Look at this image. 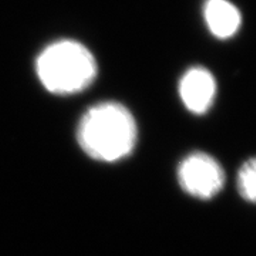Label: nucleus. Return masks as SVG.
Segmentation results:
<instances>
[{
	"mask_svg": "<svg viewBox=\"0 0 256 256\" xmlns=\"http://www.w3.org/2000/svg\"><path fill=\"white\" fill-rule=\"evenodd\" d=\"M238 188L242 198L248 202H255L256 196V162L250 158L242 165L238 175Z\"/></svg>",
	"mask_w": 256,
	"mask_h": 256,
	"instance_id": "6",
	"label": "nucleus"
},
{
	"mask_svg": "<svg viewBox=\"0 0 256 256\" xmlns=\"http://www.w3.org/2000/svg\"><path fill=\"white\" fill-rule=\"evenodd\" d=\"M204 16L210 32L218 38L235 36L240 28V13L228 0H206Z\"/></svg>",
	"mask_w": 256,
	"mask_h": 256,
	"instance_id": "5",
	"label": "nucleus"
},
{
	"mask_svg": "<svg viewBox=\"0 0 256 256\" xmlns=\"http://www.w3.org/2000/svg\"><path fill=\"white\" fill-rule=\"evenodd\" d=\"M38 80L53 94L84 92L97 77V62L78 42L60 40L46 47L36 62Z\"/></svg>",
	"mask_w": 256,
	"mask_h": 256,
	"instance_id": "2",
	"label": "nucleus"
},
{
	"mask_svg": "<svg viewBox=\"0 0 256 256\" xmlns=\"http://www.w3.org/2000/svg\"><path fill=\"white\" fill-rule=\"evenodd\" d=\"M178 181L184 191L194 198L210 200L224 188L225 172L215 158L204 152H195L180 165Z\"/></svg>",
	"mask_w": 256,
	"mask_h": 256,
	"instance_id": "3",
	"label": "nucleus"
},
{
	"mask_svg": "<svg viewBox=\"0 0 256 256\" xmlns=\"http://www.w3.org/2000/svg\"><path fill=\"white\" fill-rule=\"evenodd\" d=\"M82 151L101 162H117L137 144V124L118 102H102L84 114L77 128Z\"/></svg>",
	"mask_w": 256,
	"mask_h": 256,
	"instance_id": "1",
	"label": "nucleus"
},
{
	"mask_svg": "<svg viewBox=\"0 0 256 256\" xmlns=\"http://www.w3.org/2000/svg\"><path fill=\"white\" fill-rule=\"evenodd\" d=\"M180 96L186 110L198 116L205 114L215 100L216 82L208 70L202 67H194L181 78Z\"/></svg>",
	"mask_w": 256,
	"mask_h": 256,
	"instance_id": "4",
	"label": "nucleus"
}]
</instances>
